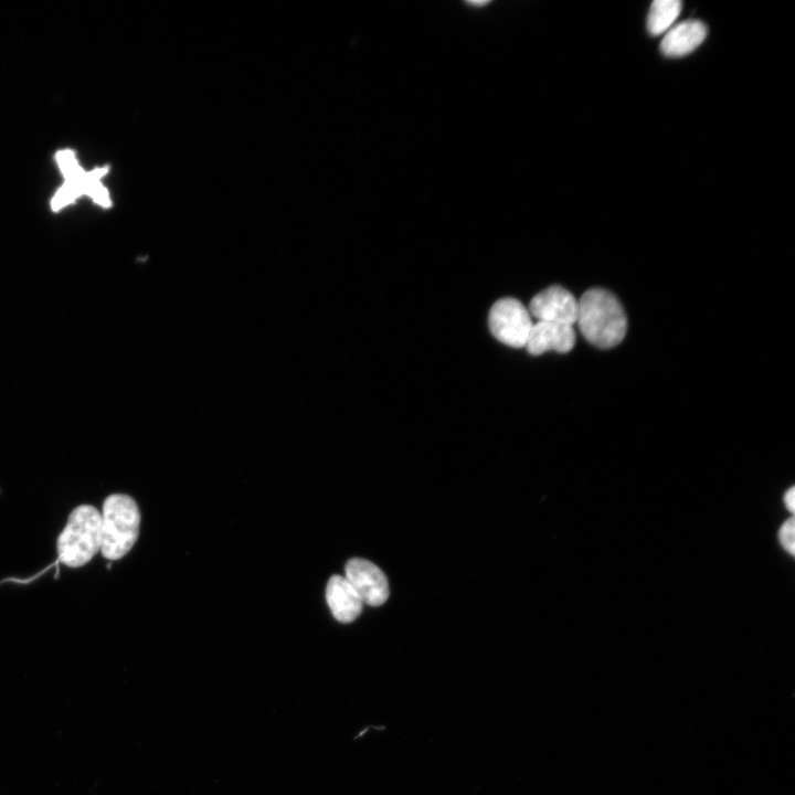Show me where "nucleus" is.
I'll return each instance as SVG.
<instances>
[{"label":"nucleus","instance_id":"f257e3e1","mask_svg":"<svg viewBox=\"0 0 795 795\" xmlns=\"http://www.w3.org/2000/svg\"><path fill=\"white\" fill-rule=\"evenodd\" d=\"M577 301L576 324L589 342L606 349L624 339L627 327L626 316L613 294L602 288H592Z\"/></svg>","mask_w":795,"mask_h":795},{"label":"nucleus","instance_id":"f03ea898","mask_svg":"<svg viewBox=\"0 0 795 795\" xmlns=\"http://www.w3.org/2000/svg\"><path fill=\"white\" fill-rule=\"evenodd\" d=\"M100 552L108 560L125 556L138 539L140 512L128 495L114 494L106 498L102 511Z\"/></svg>","mask_w":795,"mask_h":795},{"label":"nucleus","instance_id":"7ed1b4c3","mask_svg":"<svg viewBox=\"0 0 795 795\" xmlns=\"http://www.w3.org/2000/svg\"><path fill=\"white\" fill-rule=\"evenodd\" d=\"M102 515L93 506L82 505L68 516L57 539V561L71 568L86 564L100 550Z\"/></svg>","mask_w":795,"mask_h":795},{"label":"nucleus","instance_id":"20e7f679","mask_svg":"<svg viewBox=\"0 0 795 795\" xmlns=\"http://www.w3.org/2000/svg\"><path fill=\"white\" fill-rule=\"evenodd\" d=\"M488 325L492 336L512 348L526 347L533 326L529 310L515 298H501L489 310Z\"/></svg>","mask_w":795,"mask_h":795},{"label":"nucleus","instance_id":"39448f33","mask_svg":"<svg viewBox=\"0 0 795 795\" xmlns=\"http://www.w3.org/2000/svg\"><path fill=\"white\" fill-rule=\"evenodd\" d=\"M344 577L360 596L363 604L380 606L389 597V584L382 570L374 563L353 558L344 569Z\"/></svg>","mask_w":795,"mask_h":795},{"label":"nucleus","instance_id":"423d86ee","mask_svg":"<svg viewBox=\"0 0 795 795\" xmlns=\"http://www.w3.org/2000/svg\"><path fill=\"white\" fill-rule=\"evenodd\" d=\"M579 301L561 286H550L537 294L530 301L529 314L538 321L576 324Z\"/></svg>","mask_w":795,"mask_h":795},{"label":"nucleus","instance_id":"0eeeda50","mask_svg":"<svg viewBox=\"0 0 795 795\" xmlns=\"http://www.w3.org/2000/svg\"><path fill=\"white\" fill-rule=\"evenodd\" d=\"M575 343L573 326L537 321L529 333L526 347L528 352L538 356L545 351L569 352Z\"/></svg>","mask_w":795,"mask_h":795},{"label":"nucleus","instance_id":"6e6552de","mask_svg":"<svg viewBox=\"0 0 795 795\" xmlns=\"http://www.w3.org/2000/svg\"><path fill=\"white\" fill-rule=\"evenodd\" d=\"M326 598L333 617L340 623H351L361 613L363 602L341 575H332L326 587Z\"/></svg>","mask_w":795,"mask_h":795},{"label":"nucleus","instance_id":"1a4fd4ad","mask_svg":"<svg viewBox=\"0 0 795 795\" xmlns=\"http://www.w3.org/2000/svg\"><path fill=\"white\" fill-rule=\"evenodd\" d=\"M707 26L698 20H687L671 26L664 36L660 50L669 57L685 56L695 51L706 39Z\"/></svg>","mask_w":795,"mask_h":795},{"label":"nucleus","instance_id":"9d476101","mask_svg":"<svg viewBox=\"0 0 795 795\" xmlns=\"http://www.w3.org/2000/svg\"><path fill=\"white\" fill-rule=\"evenodd\" d=\"M679 0H655L647 15V30L651 35L667 32L681 12Z\"/></svg>","mask_w":795,"mask_h":795},{"label":"nucleus","instance_id":"9b49d317","mask_svg":"<svg viewBox=\"0 0 795 795\" xmlns=\"http://www.w3.org/2000/svg\"><path fill=\"white\" fill-rule=\"evenodd\" d=\"M107 172V167L97 168L89 173H86L84 181V192L94 198L100 205L108 208L110 200L107 191L103 188L99 182L100 177Z\"/></svg>","mask_w":795,"mask_h":795},{"label":"nucleus","instance_id":"f8f14e48","mask_svg":"<svg viewBox=\"0 0 795 795\" xmlns=\"http://www.w3.org/2000/svg\"><path fill=\"white\" fill-rule=\"evenodd\" d=\"M56 159L66 181L83 182L85 180L86 173L78 167L72 151H59Z\"/></svg>","mask_w":795,"mask_h":795},{"label":"nucleus","instance_id":"ddd939ff","mask_svg":"<svg viewBox=\"0 0 795 795\" xmlns=\"http://www.w3.org/2000/svg\"><path fill=\"white\" fill-rule=\"evenodd\" d=\"M85 181V180H84ZM84 181H66L65 184L56 193L52 201V209L57 211L72 202L76 197L84 192Z\"/></svg>","mask_w":795,"mask_h":795},{"label":"nucleus","instance_id":"4468645a","mask_svg":"<svg viewBox=\"0 0 795 795\" xmlns=\"http://www.w3.org/2000/svg\"><path fill=\"white\" fill-rule=\"evenodd\" d=\"M794 519L789 518L786 520L783 526L780 529L778 538L786 551H788L791 554H794L795 552V540H794Z\"/></svg>","mask_w":795,"mask_h":795},{"label":"nucleus","instance_id":"2eb2a0df","mask_svg":"<svg viewBox=\"0 0 795 795\" xmlns=\"http://www.w3.org/2000/svg\"><path fill=\"white\" fill-rule=\"evenodd\" d=\"M784 500H785L786 508H787L791 512H794V510H795V490H794V487H791V488L786 491L785 497H784Z\"/></svg>","mask_w":795,"mask_h":795}]
</instances>
